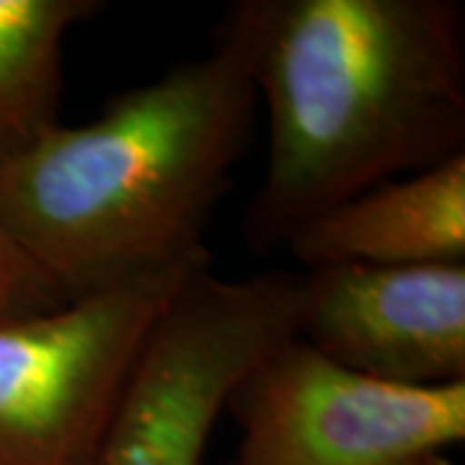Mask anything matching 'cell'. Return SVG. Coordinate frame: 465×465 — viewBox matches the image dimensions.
Instances as JSON below:
<instances>
[{
    "label": "cell",
    "instance_id": "30bf717a",
    "mask_svg": "<svg viewBox=\"0 0 465 465\" xmlns=\"http://www.w3.org/2000/svg\"><path fill=\"white\" fill-rule=\"evenodd\" d=\"M401 465H452L445 452H434V455H421V458H414V460H406Z\"/></svg>",
    "mask_w": 465,
    "mask_h": 465
},
{
    "label": "cell",
    "instance_id": "52a82bcc",
    "mask_svg": "<svg viewBox=\"0 0 465 465\" xmlns=\"http://www.w3.org/2000/svg\"><path fill=\"white\" fill-rule=\"evenodd\" d=\"M284 249L305 269L465 264V155L336 204L292 232Z\"/></svg>",
    "mask_w": 465,
    "mask_h": 465
},
{
    "label": "cell",
    "instance_id": "277c9868",
    "mask_svg": "<svg viewBox=\"0 0 465 465\" xmlns=\"http://www.w3.org/2000/svg\"><path fill=\"white\" fill-rule=\"evenodd\" d=\"M207 264L0 321V465H91L158 318Z\"/></svg>",
    "mask_w": 465,
    "mask_h": 465
},
{
    "label": "cell",
    "instance_id": "7a4b0ae2",
    "mask_svg": "<svg viewBox=\"0 0 465 465\" xmlns=\"http://www.w3.org/2000/svg\"><path fill=\"white\" fill-rule=\"evenodd\" d=\"M256 88L215 47L57 124L0 173V231L67 300L207 262L204 232L249 148Z\"/></svg>",
    "mask_w": 465,
    "mask_h": 465
},
{
    "label": "cell",
    "instance_id": "5b68a950",
    "mask_svg": "<svg viewBox=\"0 0 465 465\" xmlns=\"http://www.w3.org/2000/svg\"><path fill=\"white\" fill-rule=\"evenodd\" d=\"M231 465H401L465 440V382L414 388L351 372L300 341L235 385Z\"/></svg>",
    "mask_w": 465,
    "mask_h": 465
},
{
    "label": "cell",
    "instance_id": "3957f363",
    "mask_svg": "<svg viewBox=\"0 0 465 465\" xmlns=\"http://www.w3.org/2000/svg\"><path fill=\"white\" fill-rule=\"evenodd\" d=\"M300 272L197 269L158 318L91 465H204L235 385L295 336Z\"/></svg>",
    "mask_w": 465,
    "mask_h": 465
},
{
    "label": "cell",
    "instance_id": "8992f818",
    "mask_svg": "<svg viewBox=\"0 0 465 465\" xmlns=\"http://www.w3.org/2000/svg\"><path fill=\"white\" fill-rule=\"evenodd\" d=\"M295 336L375 381L465 382V264L305 269Z\"/></svg>",
    "mask_w": 465,
    "mask_h": 465
},
{
    "label": "cell",
    "instance_id": "9c48e42d",
    "mask_svg": "<svg viewBox=\"0 0 465 465\" xmlns=\"http://www.w3.org/2000/svg\"><path fill=\"white\" fill-rule=\"evenodd\" d=\"M65 300L50 277L0 231V321L47 311Z\"/></svg>",
    "mask_w": 465,
    "mask_h": 465
},
{
    "label": "cell",
    "instance_id": "6da1fadb",
    "mask_svg": "<svg viewBox=\"0 0 465 465\" xmlns=\"http://www.w3.org/2000/svg\"><path fill=\"white\" fill-rule=\"evenodd\" d=\"M465 29L452 0H238L232 45L269 114L243 215L256 251L378 183L465 155Z\"/></svg>",
    "mask_w": 465,
    "mask_h": 465
},
{
    "label": "cell",
    "instance_id": "ba28073f",
    "mask_svg": "<svg viewBox=\"0 0 465 465\" xmlns=\"http://www.w3.org/2000/svg\"><path fill=\"white\" fill-rule=\"evenodd\" d=\"M101 0H0V173L60 124L65 39Z\"/></svg>",
    "mask_w": 465,
    "mask_h": 465
}]
</instances>
